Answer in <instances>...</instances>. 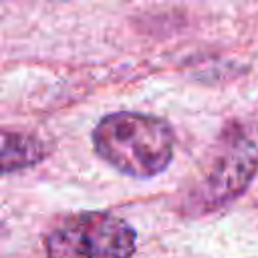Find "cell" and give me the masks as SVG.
Instances as JSON below:
<instances>
[{
  "mask_svg": "<svg viewBox=\"0 0 258 258\" xmlns=\"http://www.w3.org/2000/svg\"><path fill=\"white\" fill-rule=\"evenodd\" d=\"M258 171V125H238L224 131L200 183L189 196V208L212 212L238 198Z\"/></svg>",
  "mask_w": 258,
  "mask_h": 258,
  "instance_id": "cell-2",
  "label": "cell"
},
{
  "mask_svg": "<svg viewBox=\"0 0 258 258\" xmlns=\"http://www.w3.org/2000/svg\"><path fill=\"white\" fill-rule=\"evenodd\" d=\"M135 230L119 216L83 212L67 218L46 236L48 258H131Z\"/></svg>",
  "mask_w": 258,
  "mask_h": 258,
  "instance_id": "cell-3",
  "label": "cell"
},
{
  "mask_svg": "<svg viewBox=\"0 0 258 258\" xmlns=\"http://www.w3.org/2000/svg\"><path fill=\"white\" fill-rule=\"evenodd\" d=\"M44 141L22 131H0V175L36 165L46 157Z\"/></svg>",
  "mask_w": 258,
  "mask_h": 258,
  "instance_id": "cell-4",
  "label": "cell"
},
{
  "mask_svg": "<svg viewBox=\"0 0 258 258\" xmlns=\"http://www.w3.org/2000/svg\"><path fill=\"white\" fill-rule=\"evenodd\" d=\"M93 145L97 155L117 171L131 177H153L169 165L175 137L169 123L155 115L119 111L97 123Z\"/></svg>",
  "mask_w": 258,
  "mask_h": 258,
  "instance_id": "cell-1",
  "label": "cell"
}]
</instances>
